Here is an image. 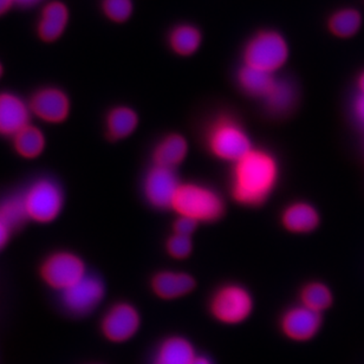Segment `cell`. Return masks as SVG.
<instances>
[{
	"instance_id": "32",
	"label": "cell",
	"mask_w": 364,
	"mask_h": 364,
	"mask_svg": "<svg viewBox=\"0 0 364 364\" xmlns=\"http://www.w3.org/2000/svg\"><path fill=\"white\" fill-rule=\"evenodd\" d=\"M14 3V0H0V14H5Z\"/></svg>"
},
{
	"instance_id": "13",
	"label": "cell",
	"mask_w": 364,
	"mask_h": 364,
	"mask_svg": "<svg viewBox=\"0 0 364 364\" xmlns=\"http://www.w3.org/2000/svg\"><path fill=\"white\" fill-rule=\"evenodd\" d=\"M32 119L28 100L12 91H0V137L11 140Z\"/></svg>"
},
{
	"instance_id": "25",
	"label": "cell",
	"mask_w": 364,
	"mask_h": 364,
	"mask_svg": "<svg viewBox=\"0 0 364 364\" xmlns=\"http://www.w3.org/2000/svg\"><path fill=\"white\" fill-rule=\"evenodd\" d=\"M330 30L340 38H350L356 35L362 26V16L355 9H343L337 11L330 18Z\"/></svg>"
},
{
	"instance_id": "21",
	"label": "cell",
	"mask_w": 364,
	"mask_h": 364,
	"mask_svg": "<svg viewBox=\"0 0 364 364\" xmlns=\"http://www.w3.org/2000/svg\"><path fill=\"white\" fill-rule=\"evenodd\" d=\"M69 19V12L64 4L55 1L43 11L42 21L39 23L38 32L41 38L46 42H53L60 38Z\"/></svg>"
},
{
	"instance_id": "29",
	"label": "cell",
	"mask_w": 364,
	"mask_h": 364,
	"mask_svg": "<svg viewBox=\"0 0 364 364\" xmlns=\"http://www.w3.org/2000/svg\"><path fill=\"white\" fill-rule=\"evenodd\" d=\"M198 226H199V223H196L191 218L178 215L176 220L173 224V233L185 235V237H192L196 233Z\"/></svg>"
},
{
	"instance_id": "30",
	"label": "cell",
	"mask_w": 364,
	"mask_h": 364,
	"mask_svg": "<svg viewBox=\"0 0 364 364\" xmlns=\"http://www.w3.org/2000/svg\"><path fill=\"white\" fill-rule=\"evenodd\" d=\"M14 233V232L0 219V252H3L10 244Z\"/></svg>"
},
{
	"instance_id": "10",
	"label": "cell",
	"mask_w": 364,
	"mask_h": 364,
	"mask_svg": "<svg viewBox=\"0 0 364 364\" xmlns=\"http://www.w3.org/2000/svg\"><path fill=\"white\" fill-rule=\"evenodd\" d=\"M181 183L176 169L153 165L146 173L142 191L147 203L153 208L172 210Z\"/></svg>"
},
{
	"instance_id": "26",
	"label": "cell",
	"mask_w": 364,
	"mask_h": 364,
	"mask_svg": "<svg viewBox=\"0 0 364 364\" xmlns=\"http://www.w3.org/2000/svg\"><path fill=\"white\" fill-rule=\"evenodd\" d=\"M333 292L328 285L321 282H312L301 291V304L322 314L333 304Z\"/></svg>"
},
{
	"instance_id": "1",
	"label": "cell",
	"mask_w": 364,
	"mask_h": 364,
	"mask_svg": "<svg viewBox=\"0 0 364 364\" xmlns=\"http://www.w3.org/2000/svg\"><path fill=\"white\" fill-rule=\"evenodd\" d=\"M279 176L280 166L276 155L264 148L253 147L232 164V198L242 206H262L276 191Z\"/></svg>"
},
{
	"instance_id": "31",
	"label": "cell",
	"mask_w": 364,
	"mask_h": 364,
	"mask_svg": "<svg viewBox=\"0 0 364 364\" xmlns=\"http://www.w3.org/2000/svg\"><path fill=\"white\" fill-rule=\"evenodd\" d=\"M354 114L358 123L364 128V95H358V97L355 100Z\"/></svg>"
},
{
	"instance_id": "16",
	"label": "cell",
	"mask_w": 364,
	"mask_h": 364,
	"mask_svg": "<svg viewBox=\"0 0 364 364\" xmlns=\"http://www.w3.org/2000/svg\"><path fill=\"white\" fill-rule=\"evenodd\" d=\"M140 117L129 105H115L109 109L105 119V135L112 142L127 140L136 132Z\"/></svg>"
},
{
	"instance_id": "2",
	"label": "cell",
	"mask_w": 364,
	"mask_h": 364,
	"mask_svg": "<svg viewBox=\"0 0 364 364\" xmlns=\"http://www.w3.org/2000/svg\"><path fill=\"white\" fill-rule=\"evenodd\" d=\"M172 210L178 215L191 218L199 224L219 220L226 210L220 193L198 182H182L176 193Z\"/></svg>"
},
{
	"instance_id": "14",
	"label": "cell",
	"mask_w": 364,
	"mask_h": 364,
	"mask_svg": "<svg viewBox=\"0 0 364 364\" xmlns=\"http://www.w3.org/2000/svg\"><path fill=\"white\" fill-rule=\"evenodd\" d=\"M283 228L294 235H308L321 224V215L314 205L306 201H294L287 205L280 214Z\"/></svg>"
},
{
	"instance_id": "35",
	"label": "cell",
	"mask_w": 364,
	"mask_h": 364,
	"mask_svg": "<svg viewBox=\"0 0 364 364\" xmlns=\"http://www.w3.org/2000/svg\"><path fill=\"white\" fill-rule=\"evenodd\" d=\"M358 89H360V94L364 95V71L358 78Z\"/></svg>"
},
{
	"instance_id": "12",
	"label": "cell",
	"mask_w": 364,
	"mask_h": 364,
	"mask_svg": "<svg viewBox=\"0 0 364 364\" xmlns=\"http://www.w3.org/2000/svg\"><path fill=\"white\" fill-rule=\"evenodd\" d=\"M322 326V314L299 304L284 312L280 328L294 342H306L317 335Z\"/></svg>"
},
{
	"instance_id": "7",
	"label": "cell",
	"mask_w": 364,
	"mask_h": 364,
	"mask_svg": "<svg viewBox=\"0 0 364 364\" xmlns=\"http://www.w3.org/2000/svg\"><path fill=\"white\" fill-rule=\"evenodd\" d=\"M289 58V46L283 36L274 31L260 32L246 46L244 63L249 67L276 74Z\"/></svg>"
},
{
	"instance_id": "15",
	"label": "cell",
	"mask_w": 364,
	"mask_h": 364,
	"mask_svg": "<svg viewBox=\"0 0 364 364\" xmlns=\"http://www.w3.org/2000/svg\"><path fill=\"white\" fill-rule=\"evenodd\" d=\"M151 290L159 298L173 301L185 297L196 289V279L181 271H160L151 278Z\"/></svg>"
},
{
	"instance_id": "17",
	"label": "cell",
	"mask_w": 364,
	"mask_h": 364,
	"mask_svg": "<svg viewBox=\"0 0 364 364\" xmlns=\"http://www.w3.org/2000/svg\"><path fill=\"white\" fill-rule=\"evenodd\" d=\"M188 141L178 133L168 134L162 137L151 153L153 165L166 168L176 169L183 164L188 155Z\"/></svg>"
},
{
	"instance_id": "34",
	"label": "cell",
	"mask_w": 364,
	"mask_h": 364,
	"mask_svg": "<svg viewBox=\"0 0 364 364\" xmlns=\"http://www.w3.org/2000/svg\"><path fill=\"white\" fill-rule=\"evenodd\" d=\"M37 1H39V0H14V3L23 5V6H30V5H33Z\"/></svg>"
},
{
	"instance_id": "27",
	"label": "cell",
	"mask_w": 364,
	"mask_h": 364,
	"mask_svg": "<svg viewBox=\"0 0 364 364\" xmlns=\"http://www.w3.org/2000/svg\"><path fill=\"white\" fill-rule=\"evenodd\" d=\"M166 251L173 259H187L193 252L192 237L173 233L166 242Z\"/></svg>"
},
{
	"instance_id": "20",
	"label": "cell",
	"mask_w": 364,
	"mask_h": 364,
	"mask_svg": "<svg viewBox=\"0 0 364 364\" xmlns=\"http://www.w3.org/2000/svg\"><path fill=\"white\" fill-rule=\"evenodd\" d=\"M297 101V91L294 85L284 78H277L272 88L263 98L264 105L271 115H287Z\"/></svg>"
},
{
	"instance_id": "9",
	"label": "cell",
	"mask_w": 364,
	"mask_h": 364,
	"mask_svg": "<svg viewBox=\"0 0 364 364\" xmlns=\"http://www.w3.org/2000/svg\"><path fill=\"white\" fill-rule=\"evenodd\" d=\"M105 297V285L100 277L85 274L77 283L60 292V301L68 312L85 316L95 311Z\"/></svg>"
},
{
	"instance_id": "8",
	"label": "cell",
	"mask_w": 364,
	"mask_h": 364,
	"mask_svg": "<svg viewBox=\"0 0 364 364\" xmlns=\"http://www.w3.org/2000/svg\"><path fill=\"white\" fill-rule=\"evenodd\" d=\"M32 117L49 126H60L71 115V100L63 89L43 87L28 98Z\"/></svg>"
},
{
	"instance_id": "5",
	"label": "cell",
	"mask_w": 364,
	"mask_h": 364,
	"mask_svg": "<svg viewBox=\"0 0 364 364\" xmlns=\"http://www.w3.org/2000/svg\"><path fill=\"white\" fill-rule=\"evenodd\" d=\"M38 271L43 283L58 292L67 290L89 273L85 259L69 250L49 253L44 257Z\"/></svg>"
},
{
	"instance_id": "28",
	"label": "cell",
	"mask_w": 364,
	"mask_h": 364,
	"mask_svg": "<svg viewBox=\"0 0 364 364\" xmlns=\"http://www.w3.org/2000/svg\"><path fill=\"white\" fill-rule=\"evenodd\" d=\"M103 9L107 16L112 21H126L133 12V4L132 0H105Z\"/></svg>"
},
{
	"instance_id": "36",
	"label": "cell",
	"mask_w": 364,
	"mask_h": 364,
	"mask_svg": "<svg viewBox=\"0 0 364 364\" xmlns=\"http://www.w3.org/2000/svg\"><path fill=\"white\" fill-rule=\"evenodd\" d=\"M4 74V68L3 65H1V63H0V78H1V76H3Z\"/></svg>"
},
{
	"instance_id": "33",
	"label": "cell",
	"mask_w": 364,
	"mask_h": 364,
	"mask_svg": "<svg viewBox=\"0 0 364 364\" xmlns=\"http://www.w3.org/2000/svg\"><path fill=\"white\" fill-rule=\"evenodd\" d=\"M192 364H214L213 362L210 361V358L206 356H198L196 355V360L193 361Z\"/></svg>"
},
{
	"instance_id": "19",
	"label": "cell",
	"mask_w": 364,
	"mask_h": 364,
	"mask_svg": "<svg viewBox=\"0 0 364 364\" xmlns=\"http://www.w3.org/2000/svg\"><path fill=\"white\" fill-rule=\"evenodd\" d=\"M196 358V349L188 340L172 336L159 346L151 364H192Z\"/></svg>"
},
{
	"instance_id": "22",
	"label": "cell",
	"mask_w": 364,
	"mask_h": 364,
	"mask_svg": "<svg viewBox=\"0 0 364 364\" xmlns=\"http://www.w3.org/2000/svg\"><path fill=\"white\" fill-rule=\"evenodd\" d=\"M276 81V76L267 71L255 69V68L245 65L239 70V87L250 97L263 98L272 88L273 83Z\"/></svg>"
},
{
	"instance_id": "6",
	"label": "cell",
	"mask_w": 364,
	"mask_h": 364,
	"mask_svg": "<svg viewBox=\"0 0 364 364\" xmlns=\"http://www.w3.org/2000/svg\"><path fill=\"white\" fill-rule=\"evenodd\" d=\"M252 294L240 284L230 283L219 287L210 298V314L218 322L238 326L252 315Z\"/></svg>"
},
{
	"instance_id": "3",
	"label": "cell",
	"mask_w": 364,
	"mask_h": 364,
	"mask_svg": "<svg viewBox=\"0 0 364 364\" xmlns=\"http://www.w3.org/2000/svg\"><path fill=\"white\" fill-rule=\"evenodd\" d=\"M206 147L214 158L235 164L253 148L249 133L238 119L221 115L214 119L205 135Z\"/></svg>"
},
{
	"instance_id": "4",
	"label": "cell",
	"mask_w": 364,
	"mask_h": 364,
	"mask_svg": "<svg viewBox=\"0 0 364 364\" xmlns=\"http://www.w3.org/2000/svg\"><path fill=\"white\" fill-rule=\"evenodd\" d=\"M28 221L50 225L62 215L65 206V193L57 180L41 176L21 193Z\"/></svg>"
},
{
	"instance_id": "11",
	"label": "cell",
	"mask_w": 364,
	"mask_h": 364,
	"mask_svg": "<svg viewBox=\"0 0 364 364\" xmlns=\"http://www.w3.org/2000/svg\"><path fill=\"white\" fill-rule=\"evenodd\" d=\"M141 317L130 303H116L105 312L101 322L102 333L114 343H123L133 338L140 329Z\"/></svg>"
},
{
	"instance_id": "24",
	"label": "cell",
	"mask_w": 364,
	"mask_h": 364,
	"mask_svg": "<svg viewBox=\"0 0 364 364\" xmlns=\"http://www.w3.org/2000/svg\"><path fill=\"white\" fill-rule=\"evenodd\" d=\"M0 219L16 232L28 223V213L25 210L24 200L21 194L6 196L0 201Z\"/></svg>"
},
{
	"instance_id": "18",
	"label": "cell",
	"mask_w": 364,
	"mask_h": 364,
	"mask_svg": "<svg viewBox=\"0 0 364 364\" xmlns=\"http://www.w3.org/2000/svg\"><path fill=\"white\" fill-rule=\"evenodd\" d=\"M10 141L14 154L28 161L41 158L48 146L44 130L33 123L19 130Z\"/></svg>"
},
{
	"instance_id": "23",
	"label": "cell",
	"mask_w": 364,
	"mask_h": 364,
	"mask_svg": "<svg viewBox=\"0 0 364 364\" xmlns=\"http://www.w3.org/2000/svg\"><path fill=\"white\" fill-rule=\"evenodd\" d=\"M169 43L180 56H191L201 46V33L192 25H180L173 30Z\"/></svg>"
}]
</instances>
